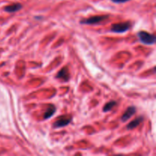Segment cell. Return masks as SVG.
<instances>
[{
    "instance_id": "9",
    "label": "cell",
    "mask_w": 156,
    "mask_h": 156,
    "mask_svg": "<svg viewBox=\"0 0 156 156\" xmlns=\"http://www.w3.org/2000/svg\"><path fill=\"white\" fill-rule=\"evenodd\" d=\"M56 107L53 105H49V108H47V111H45L44 114V120H47V119H50V117H52L53 116V114L56 113Z\"/></svg>"
},
{
    "instance_id": "7",
    "label": "cell",
    "mask_w": 156,
    "mask_h": 156,
    "mask_svg": "<svg viewBox=\"0 0 156 156\" xmlns=\"http://www.w3.org/2000/svg\"><path fill=\"white\" fill-rule=\"evenodd\" d=\"M21 8H22V5L20 4V3H15L13 5L5 6L4 8V11L6 12H9V13H13V12L19 11Z\"/></svg>"
},
{
    "instance_id": "8",
    "label": "cell",
    "mask_w": 156,
    "mask_h": 156,
    "mask_svg": "<svg viewBox=\"0 0 156 156\" xmlns=\"http://www.w3.org/2000/svg\"><path fill=\"white\" fill-rule=\"evenodd\" d=\"M56 78H57V79H62V80L66 81V82L69 81V73L68 69H67L66 67L62 69L57 73Z\"/></svg>"
},
{
    "instance_id": "10",
    "label": "cell",
    "mask_w": 156,
    "mask_h": 156,
    "mask_svg": "<svg viewBox=\"0 0 156 156\" xmlns=\"http://www.w3.org/2000/svg\"><path fill=\"white\" fill-rule=\"evenodd\" d=\"M116 105H117V103L116 101H114L108 102V103H107L106 105H105V107H104L103 111L104 112H108V111H111V110L113 109V108H114Z\"/></svg>"
},
{
    "instance_id": "3",
    "label": "cell",
    "mask_w": 156,
    "mask_h": 156,
    "mask_svg": "<svg viewBox=\"0 0 156 156\" xmlns=\"http://www.w3.org/2000/svg\"><path fill=\"white\" fill-rule=\"evenodd\" d=\"M109 18V15H98V16H93L86 19L81 20L80 23L83 24H97L101 21H105Z\"/></svg>"
},
{
    "instance_id": "1",
    "label": "cell",
    "mask_w": 156,
    "mask_h": 156,
    "mask_svg": "<svg viewBox=\"0 0 156 156\" xmlns=\"http://www.w3.org/2000/svg\"><path fill=\"white\" fill-rule=\"evenodd\" d=\"M137 37L140 42L146 45H152L155 44L156 41L155 35L148 33L146 31H140L137 34Z\"/></svg>"
},
{
    "instance_id": "4",
    "label": "cell",
    "mask_w": 156,
    "mask_h": 156,
    "mask_svg": "<svg viewBox=\"0 0 156 156\" xmlns=\"http://www.w3.org/2000/svg\"><path fill=\"white\" fill-rule=\"evenodd\" d=\"M136 112V108L134 106H130L126 109V111H125V113L123 114V115L122 116L121 120L123 122H126V120H129L134 114Z\"/></svg>"
},
{
    "instance_id": "2",
    "label": "cell",
    "mask_w": 156,
    "mask_h": 156,
    "mask_svg": "<svg viewBox=\"0 0 156 156\" xmlns=\"http://www.w3.org/2000/svg\"><path fill=\"white\" fill-rule=\"evenodd\" d=\"M131 26H132V24L130 22H129V21H127V22L118 23V24H112L111 30L112 32H114V33L122 34L127 31L128 30H129Z\"/></svg>"
},
{
    "instance_id": "5",
    "label": "cell",
    "mask_w": 156,
    "mask_h": 156,
    "mask_svg": "<svg viewBox=\"0 0 156 156\" xmlns=\"http://www.w3.org/2000/svg\"><path fill=\"white\" fill-rule=\"evenodd\" d=\"M72 121V117H69V118H62L59 119V120H56L54 123H53V127L54 128H60L63 127V126H67L68 124H69Z\"/></svg>"
},
{
    "instance_id": "6",
    "label": "cell",
    "mask_w": 156,
    "mask_h": 156,
    "mask_svg": "<svg viewBox=\"0 0 156 156\" xmlns=\"http://www.w3.org/2000/svg\"><path fill=\"white\" fill-rule=\"evenodd\" d=\"M144 120V117L143 116H140V117H137L135 120H133V121H131L129 124L126 126V129H133L135 128H136L137 126H140V123H143V121Z\"/></svg>"
},
{
    "instance_id": "11",
    "label": "cell",
    "mask_w": 156,
    "mask_h": 156,
    "mask_svg": "<svg viewBox=\"0 0 156 156\" xmlns=\"http://www.w3.org/2000/svg\"><path fill=\"white\" fill-rule=\"evenodd\" d=\"M111 1L114 2V3H124L129 1V0H111Z\"/></svg>"
}]
</instances>
